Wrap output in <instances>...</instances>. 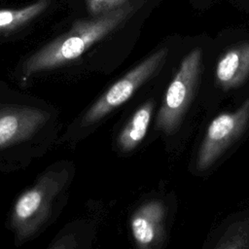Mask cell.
<instances>
[{"instance_id":"cell-1","label":"cell","mask_w":249,"mask_h":249,"mask_svg":"<svg viewBox=\"0 0 249 249\" xmlns=\"http://www.w3.org/2000/svg\"><path fill=\"white\" fill-rule=\"evenodd\" d=\"M147 0H132L112 12L76 21L72 28L31 55L23 64L26 76L65 64L82 55L133 16Z\"/></svg>"},{"instance_id":"cell-2","label":"cell","mask_w":249,"mask_h":249,"mask_svg":"<svg viewBox=\"0 0 249 249\" xmlns=\"http://www.w3.org/2000/svg\"><path fill=\"white\" fill-rule=\"evenodd\" d=\"M201 51L195 49L182 60L175 77L169 84L157 124L165 132H171L178 124L193 95L199 73Z\"/></svg>"},{"instance_id":"cell-3","label":"cell","mask_w":249,"mask_h":249,"mask_svg":"<svg viewBox=\"0 0 249 249\" xmlns=\"http://www.w3.org/2000/svg\"><path fill=\"white\" fill-rule=\"evenodd\" d=\"M166 55V48L159 50L116 82L87 112L84 118V124H92L124 103L130 98L134 91L153 75L163 62Z\"/></svg>"},{"instance_id":"cell-4","label":"cell","mask_w":249,"mask_h":249,"mask_svg":"<svg viewBox=\"0 0 249 249\" xmlns=\"http://www.w3.org/2000/svg\"><path fill=\"white\" fill-rule=\"evenodd\" d=\"M249 116V100L236 112L217 116L209 124L198 153V167L211 165L225 148L241 132Z\"/></svg>"},{"instance_id":"cell-5","label":"cell","mask_w":249,"mask_h":249,"mask_svg":"<svg viewBox=\"0 0 249 249\" xmlns=\"http://www.w3.org/2000/svg\"><path fill=\"white\" fill-rule=\"evenodd\" d=\"M49 119L37 108L11 106L0 110V149L29 138Z\"/></svg>"},{"instance_id":"cell-6","label":"cell","mask_w":249,"mask_h":249,"mask_svg":"<svg viewBox=\"0 0 249 249\" xmlns=\"http://www.w3.org/2000/svg\"><path fill=\"white\" fill-rule=\"evenodd\" d=\"M249 73V43L238 45L224 53L216 67V78L225 89L240 84Z\"/></svg>"},{"instance_id":"cell-7","label":"cell","mask_w":249,"mask_h":249,"mask_svg":"<svg viewBox=\"0 0 249 249\" xmlns=\"http://www.w3.org/2000/svg\"><path fill=\"white\" fill-rule=\"evenodd\" d=\"M163 208L160 202L153 201L142 206L131 219V231L141 247H147L159 234Z\"/></svg>"},{"instance_id":"cell-8","label":"cell","mask_w":249,"mask_h":249,"mask_svg":"<svg viewBox=\"0 0 249 249\" xmlns=\"http://www.w3.org/2000/svg\"><path fill=\"white\" fill-rule=\"evenodd\" d=\"M153 111V103L147 102L132 116L118 138V145L123 151L134 149L145 137Z\"/></svg>"},{"instance_id":"cell-9","label":"cell","mask_w":249,"mask_h":249,"mask_svg":"<svg viewBox=\"0 0 249 249\" xmlns=\"http://www.w3.org/2000/svg\"><path fill=\"white\" fill-rule=\"evenodd\" d=\"M45 182L43 181L36 187L26 191L18 199L15 208L13 222L14 225L18 227L23 226L27 221L31 220L38 212L43 211L45 202H47V191Z\"/></svg>"},{"instance_id":"cell-10","label":"cell","mask_w":249,"mask_h":249,"mask_svg":"<svg viewBox=\"0 0 249 249\" xmlns=\"http://www.w3.org/2000/svg\"><path fill=\"white\" fill-rule=\"evenodd\" d=\"M49 5V0H38L19 9L0 10V32L12 31L38 17Z\"/></svg>"},{"instance_id":"cell-11","label":"cell","mask_w":249,"mask_h":249,"mask_svg":"<svg viewBox=\"0 0 249 249\" xmlns=\"http://www.w3.org/2000/svg\"><path fill=\"white\" fill-rule=\"evenodd\" d=\"M130 0H87L88 11L91 16H99L117 10Z\"/></svg>"}]
</instances>
